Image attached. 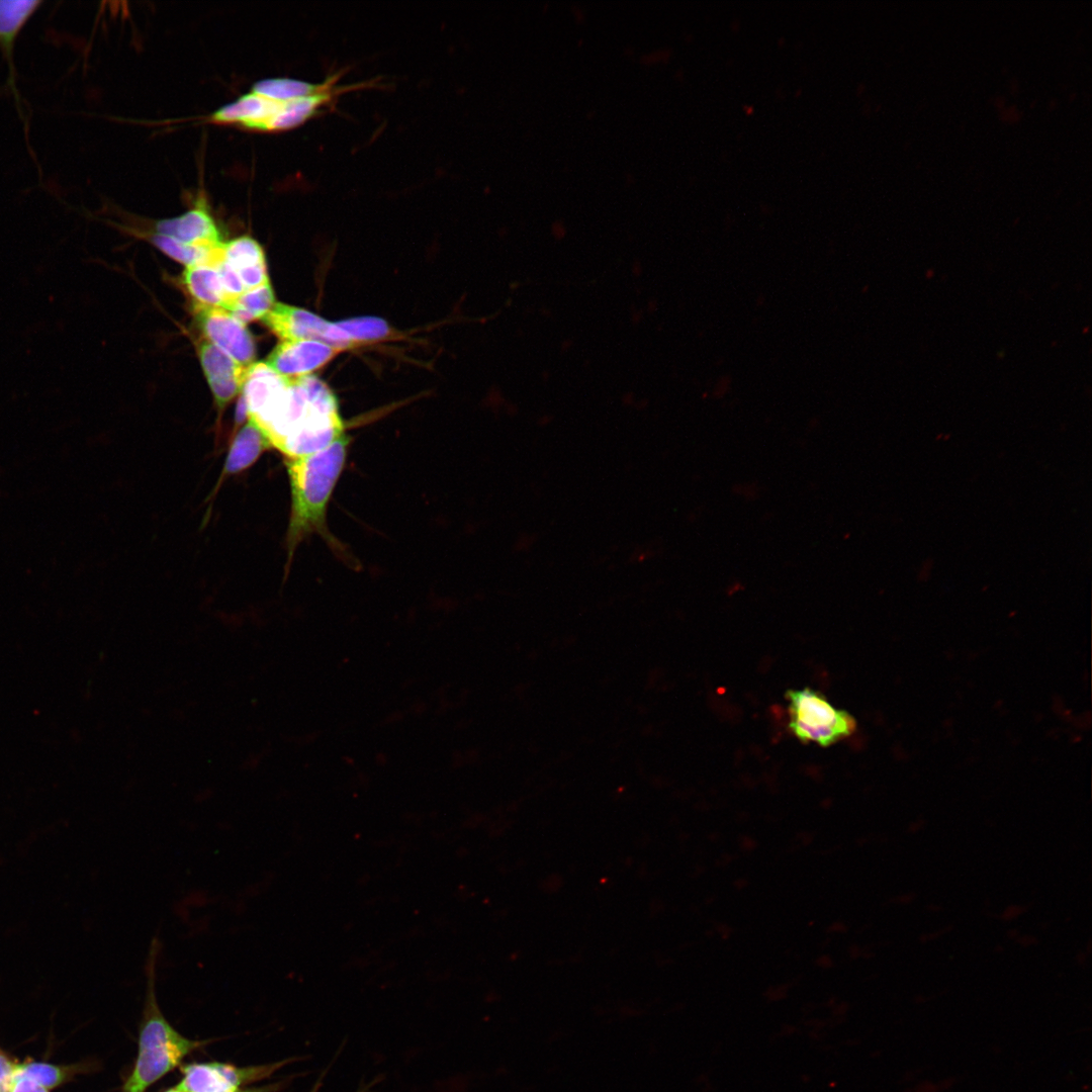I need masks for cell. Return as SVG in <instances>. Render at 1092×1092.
Instances as JSON below:
<instances>
[{
	"mask_svg": "<svg viewBox=\"0 0 1092 1092\" xmlns=\"http://www.w3.org/2000/svg\"><path fill=\"white\" fill-rule=\"evenodd\" d=\"M336 81L335 76L318 84L290 78H269L255 83L252 92L281 103L337 89L334 87Z\"/></svg>",
	"mask_w": 1092,
	"mask_h": 1092,
	"instance_id": "16",
	"label": "cell"
},
{
	"mask_svg": "<svg viewBox=\"0 0 1092 1092\" xmlns=\"http://www.w3.org/2000/svg\"><path fill=\"white\" fill-rule=\"evenodd\" d=\"M40 5L41 1L37 0H0V49L8 60L11 76L15 39Z\"/></svg>",
	"mask_w": 1092,
	"mask_h": 1092,
	"instance_id": "15",
	"label": "cell"
},
{
	"mask_svg": "<svg viewBox=\"0 0 1092 1092\" xmlns=\"http://www.w3.org/2000/svg\"><path fill=\"white\" fill-rule=\"evenodd\" d=\"M197 327L208 342L222 350L244 367L256 358L254 338L246 325L221 307L194 304Z\"/></svg>",
	"mask_w": 1092,
	"mask_h": 1092,
	"instance_id": "6",
	"label": "cell"
},
{
	"mask_svg": "<svg viewBox=\"0 0 1092 1092\" xmlns=\"http://www.w3.org/2000/svg\"><path fill=\"white\" fill-rule=\"evenodd\" d=\"M182 278L195 303L228 309L230 300L214 266L186 267Z\"/></svg>",
	"mask_w": 1092,
	"mask_h": 1092,
	"instance_id": "14",
	"label": "cell"
},
{
	"mask_svg": "<svg viewBox=\"0 0 1092 1092\" xmlns=\"http://www.w3.org/2000/svg\"><path fill=\"white\" fill-rule=\"evenodd\" d=\"M231 1092H268V1090L264 1089V1088H255V1089H248V1090L237 1089V1090H234V1091H231Z\"/></svg>",
	"mask_w": 1092,
	"mask_h": 1092,
	"instance_id": "26",
	"label": "cell"
},
{
	"mask_svg": "<svg viewBox=\"0 0 1092 1092\" xmlns=\"http://www.w3.org/2000/svg\"><path fill=\"white\" fill-rule=\"evenodd\" d=\"M279 106L280 102L269 100L251 91L214 111L209 119L216 123L239 124L250 129L261 130Z\"/></svg>",
	"mask_w": 1092,
	"mask_h": 1092,
	"instance_id": "11",
	"label": "cell"
},
{
	"mask_svg": "<svg viewBox=\"0 0 1092 1092\" xmlns=\"http://www.w3.org/2000/svg\"><path fill=\"white\" fill-rule=\"evenodd\" d=\"M789 727L802 742L827 746L852 734L856 721L848 712L835 709L824 696L809 688L790 690Z\"/></svg>",
	"mask_w": 1092,
	"mask_h": 1092,
	"instance_id": "4",
	"label": "cell"
},
{
	"mask_svg": "<svg viewBox=\"0 0 1092 1092\" xmlns=\"http://www.w3.org/2000/svg\"><path fill=\"white\" fill-rule=\"evenodd\" d=\"M275 303L274 292L269 282L260 287L246 290L237 296L228 310L247 325L250 322L262 320Z\"/></svg>",
	"mask_w": 1092,
	"mask_h": 1092,
	"instance_id": "18",
	"label": "cell"
},
{
	"mask_svg": "<svg viewBox=\"0 0 1092 1092\" xmlns=\"http://www.w3.org/2000/svg\"><path fill=\"white\" fill-rule=\"evenodd\" d=\"M161 948L159 937L154 936L146 959L148 1018L140 1034L135 1065L124 1084L123 1092H145L199 1044L182 1036L159 1011L154 987Z\"/></svg>",
	"mask_w": 1092,
	"mask_h": 1092,
	"instance_id": "3",
	"label": "cell"
},
{
	"mask_svg": "<svg viewBox=\"0 0 1092 1092\" xmlns=\"http://www.w3.org/2000/svg\"><path fill=\"white\" fill-rule=\"evenodd\" d=\"M358 346L366 342L380 341L391 334L387 322L377 316H359L336 323Z\"/></svg>",
	"mask_w": 1092,
	"mask_h": 1092,
	"instance_id": "19",
	"label": "cell"
},
{
	"mask_svg": "<svg viewBox=\"0 0 1092 1092\" xmlns=\"http://www.w3.org/2000/svg\"><path fill=\"white\" fill-rule=\"evenodd\" d=\"M246 420L248 421V410L244 395L241 393L236 406L235 414V432L238 426L243 425Z\"/></svg>",
	"mask_w": 1092,
	"mask_h": 1092,
	"instance_id": "25",
	"label": "cell"
},
{
	"mask_svg": "<svg viewBox=\"0 0 1092 1092\" xmlns=\"http://www.w3.org/2000/svg\"><path fill=\"white\" fill-rule=\"evenodd\" d=\"M18 1070L49 1090L64 1083L69 1076L68 1068L46 1062L19 1063Z\"/></svg>",
	"mask_w": 1092,
	"mask_h": 1092,
	"instance_id": "21",
	"label": "cell"
},
{
	"mask_svg": "<svg viewBox=\"0 0 1092 1092\" xmlns=\"http://www.w3.org/2000/svg\"><path fill=\"white\" fill-rule=\"evenodd\" d=\"M155 228L157 234L193 246L215 248L223 244L214 219L202 203L179 216L157 221Z\"/></svg>",
	"mask_w": 1092,
	"mask_h": 1092,
	"instance_id": "10",
	"label": "cell"
},
{
	"mask_svg": "<svg viewBox=\"0 0 1092 1092\" xmlns=\"http://www.w3.org/2000/svg\"><path fill=\"white\" fill-rule=\"evenodd\" d=\"M166 1092H187V1091L184 1090L180 1085H177L176 1087H173V1088L167 1090Z\"/></svg>",
	"mask_w": 1092,
	"mask_h": 1092,
	"instance_id": "27",
	"label": "cell"
},
{
	"mask_svg": "<svg viewBox=\"0 0 1092 1092\" xmlns=\"http://www.w3.org/2000/svg\"><path fill=\"white\" fill-rule=\"evenodd\" d=\"M19 1063L0 1050V1092H10Z\"/></svg>",
	"mask_w": 1092,
	"mask_h": 1092,
	"instance_id": "23",
	"label": "cell"
},
{
	"mask_svg": "<svg viewBox=\"0 0 1092 1092\" xmlns=\"http://www.w3.org/2000/svg\"><path fill=\"white\" fill-rule=\"evenodd\" d=\"M339 90L331 91L281 102L278 110L268 119L261 130L278 131L296 127L307 119L314 116L322 107L329 104L334 94Z\"/></svg>",
	"mask_w": 1092,
	"mask_h": 1092,
	"instance_id": "13",
	"label": "cell"
},
{
	"mask_svg": "<svg viewBox=\"0 0 1092 1092\" xmlns=\"http://www.w3.org/2000/svg\"><path fill=\"white\" fill-rule=\"evenodd\" d=\"M339 352L318 341L285 340L273 349L265 363L282 376L296 378L311 374Z\"/></svg>",
	"mask_w": 1092,
	"mask_h": 1092,
	"instance_id": "8",
	"label": "cell"
},
{
	"mask_svg": "<svg viewBox=\"0 0 1092 1092\" xmlns=\"http://www.w3.org/2000/svg\"><path fill=\"white\" fill-rule=\"evenodd\" d=\"M151 241L169 257L186 267L196 265L216 267L224 260V243L215 248L199 247L157 233L151 236Z\"/></svg>",
	"mask_w": 1092,
	"mask_h": 1092,
	"instance_id": "17",
	"label": "cell"
},
{
	"mask_svg": "<svg viewBox=\"0 0 1092 1092\" xmlns=\"http://www.w3.org/2000/svg\"><path fill=\"white\" fill-rule=\"evenodd\" d=\"M49 1091H50L49 1089H47L46 1087H43L42 1085H40L39 1083H37L36 1081L31 1079L30 1077L26 1076L25 1074L21 1073L19 1070L17 1071L16 1078H15V1080L13 1082V1085H12V1087L10 1089V1092H49Z\"/></svg>",
	"mask_w": 1092,
	"mask_h": 1092,
	"instance_id": "24",
	"label": "cell"
},
{
	"mask_svg": "<svg viewBox=\"0 0 1092 1092\" xmlns=\"http://www.w3.org/2000/svg\"><path fill=\"white\" fill-rule=\"evenodd\" d=\"M265 326L282 341L313 340L337 350L357 346L337 324L330 323L306 309L276 302L262 318Z\"/></svg>",
	"mask_w": 1092,
	"mask_h": 1092,
	"instance_id": "5",
	"label": "cell"
},
{
	"mask_svg": "<svg viewBox=\"0 0 1092 1092\" xmlns=\"http://www.w3.org/2000/svg\"><path fill=\"white\" fill-rule=\"evenodd\" d=\"M253 421L285 458L317 452L344 434L338 400L315 375L289 378L271 405Z\"/></svg>",
	"mask_w": 1092,
	"mask_h": 1092,
	"instance_id": "1",
	"label": "cell"
},
{
	"mask_svg": "<svg viewBox=\"0 0 1092 1092\" xmlns=\"http://www.w3.org/2000/svg\"><path fill=\"white\" fill-rule=\"evenodd\" d=\"M215 268L217 269L223 289L229 297L230 307L233 300L246 291L245 286L238 272L224 260L219 263Z\"/></svg>",
	"mask_w": 1092,
	"mask_h": 1092,
	"instance_id": "22",
	"label": "cell"
},
{
	"mask_svg": "<svg viewBox=\"0 0 1092 1092\" xmlns=\"http://www.w3.org/2000/svg\"><path fill=\"white\" fill-rule=\"evenodd\" d=\"M282 1064L245 1068L215 1062L192 1064L183 1068L179 1085L187 1092H231L268 1077Z\"/></svg>",
	"mask_w": 1092,
	"mask_h": 1092,
	"instance_id": "7",
	"label": "cell"
},
{
	"mask_svg": "<svg viewBox=\"0 0 1092 1092\" xmlns=\"http://www.w3.org/2000/svg\"><path fill=\"white\" fill-rule=\"evenodd\" d=\"M198 357L219 412L242 391L248 367H244L208 341L197 347Z\"/></svg>",
	"mask_w": 1092,
	"mask_h": 1092,
	"instance_id": "9",
	"label": "cell"
},
{
	"mask_svg": "<svg viewBox=\"0 0 1092 1092\" xmlns=\"http://www.w3.org/2000/svg\"><path fill=\"white\" fill-rule=\"evenodd\" d=\"M348 438L340 436L326 448L296 458H285L291 489V513L286 536L288 561L301 540L322 532L326 511L347 456Z\"/></svg>",
	"mask_w": 1092,
	"mask_h": 1092,
	"instance_id": "2",
	"label": "cell"
},
{
	"mask_svg": "<svg viewBox=\"0 0 1092 1092\" xmlns=\"http://www.w3.org/2000/svg\"><path fill=\"white\" fill-rule=\"evenodd\" d=\"M224 261L236 271L256 264L266 263L262 247L249 236L224 243Z\"/></svg>",
	"mask_w": 1092,
	"mask_h": 1092,
	"instance_id": "20",
	"label": "cell"
},
{
	"mask_svg": "<svg viewBox=\"0 0 1092 1092\" xmlns=\"http://www.w3.org/2000/svg\"><path fill=\"white\" fill-rule=\"evenodd\" d=\"M271 445L259 427L248 419L247 423L234 436L225 463L220 474L221 480L237 474L253 465Z\"/></svg>",
	"mask_w": 1092,
	"mask_h": 1092,
	"instance_id": "12",
	"label": "cell"
}]
</instances>
